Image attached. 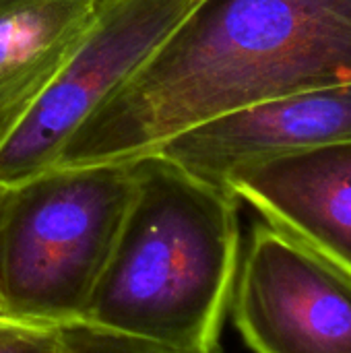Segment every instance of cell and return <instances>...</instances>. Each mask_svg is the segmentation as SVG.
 <instances>
[{"label": "cell", "instance_id": "1", "mask_svg": "<svg viewBox=\"0 0 351 353\" xmlns=\"http://www.w3.org/2000/svg\"><path fill=\"white\" fill-rule=\"evenodd\" d=\"M348 83L351 0H201L56 165L137 161L219 116Z\"/></svg>", "mask_w": 351, "mask_h": 353}, {"label": "cell", "instance_id": "2", "mask_svg": "<svg viewBox=\"0 0 351 353\" xmlns=\"http://www.w3.org/2000/svg\"><path fill=\"white\" fill-rule=\"evenodd\" d=\"M83 321L182 352L219 345L240 267V201L153 153Z\"/></svg>", "mask_w": 351, "mask_h": 353}, {"label": "cell", "instance_id": "3", "mask_svg": "<svg viewBox=\"0 0 351 353\" xmlns=\"http://www.w3.org/2000/svg\"><path fill=\"white\" fill-rule=\"evenodd\" d=\"M137 188L134 161L56 165L0 199V319L83 321Z\"/></svg>", "mask_w": 351, "mask_h": 353}, {"label": "cell", "instance_id": "4", "mask_svg": "<svg viewBox=\"0 0 351 353\" xmlns=\"http://www.w3.org/2000/svg\"><path fill=\"white\" fill-rule=\"evenodd\" d=\"M201 0H110L37 103L0 147V186L54 168L77 128Z\"/></svg>", "mask_w": 351, "mask_h": 353}, {"label": "cell", "instance_id": "5", "mask_svg": "<svg viewBox=\"0 0 351 353\" xmlns=\"http://www.w3.org/2000/svg\"><path fill=\"white\" fill-rule=\"evenodd\" d=\"M230 308L254 353H351V275L267 221L252 228Z\"/></svg>", "mask_w": 351, "mask_h": 353}, {"label": "cell", "instance_id": "6", "mask_svg": "<svg viewBox=\"0 0 351 353\" xmlns=\"http://www.w3.org/2000/svg\"><path fill=\"white\" fill-rule=\"evenodd\" d=\"M335 143H351V83L283 95L219 116L174 137L157 155L225 188V178L244 165Z\"/></svg>", "mask_w": 351, "mask_h": 353}, {"label": "cell", "instance_id": "7", "mask_svg": "<svg viewBox=\"0 0 351 353\" xmlns=\"http://www.w3.org/2000/svg\"><path fill=\"white\" fill-rule=\"evenodd\" d=\"M225 188L351 275V143L244 165L225 178Z\"/></svg>", "mask_w": 351, "mask_h": 353}, {"label": "cell", "instance_id": "8", "mask_svg": "<svg viewBox=\"0 0 351 353\" xmlns=\"http://www.w3.org/2000/svg\"><path fill=\"white\" fill-rule=\"evenodd\" d=\"M110 0H0V147Z\"/></svg>", "mask_w": 351, "mask_h": 353}, {"label": "cell", "instance_id": "9", "mask_svg": "<svg viewBox=\"0 0 351 353\" xmlns=\"http://www.w3.org/2000/svg\"><path fill=\"white\" fill-rule=\"evenodd\" d=\"M58 339L60 353H223L221 347H215L211 352H182L85 321L60 325Z\"/></svg>", "mask_w": 351, "mask_h": 353}, {"label": "cell", "instance_id": "10", "mask_svg": "<svg viewBox=\"0 0 351 353\" xmlns=\"http://www.w3.org/2000/svg\"><path fill=\"white\" fill-rule=\"evenodd\" d=\"M0 353H60L58 327L0 319Z\"/></svg>", "mask_w": 351, "mask_h": 353}, {"label": "cell", "instance_id": "11", "mask_svg": "<svg viewBox=\"0 0 351 353\" xmlns=\"http://www.w3.org/2000/svg\"><path fill=\"white\" fill-rule=\"evenodd\" d=\"M2 192H4V188H2V186H0V199H2Z\"/></svg>", "mask_w": 351, "mask_h": 353}]
</instances>
